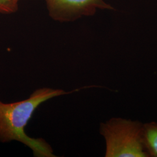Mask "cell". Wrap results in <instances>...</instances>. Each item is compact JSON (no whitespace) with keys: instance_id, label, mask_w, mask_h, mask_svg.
Listing matches in <instances>:
<instances>
[{"instance_id":"5b68a950","label":"cell","mask_w":157,"mask_h":157,"mask_svg":"<svg viewBox=\"0 0 157 157\" xmlns=\"http://www.w3.org/2000/svg\"><path fill=\"white\" fill-rule=\"evenodd\" d=\"M18 2L13 0H0V13L12 14L17 11Z\"/></svg>"},{"instance_id":"3957f363","label":"cell","mask_w":157,"mask_h":157,"mask_svg":"<svg viewBox=\"0 0 157 157\" xmlns=\"http://www.w3.org/2000/svg\"><path fill=\"white\" fill-rule=\"evenodd\" d=\"M49 16L59 22H73L90 17L99 10H114L104 0H44Z\"/></svg>"},{"instance_id":"277c9868","label":"cell","mask_w":157,"mask_h":157,"mask_svg":"<svg viewBox=\"0 0 157 157\" xmlns=\"http://www.w3.org/2000/svg\"><path fill=\"white\" fill-rule=\"evenodd\" d=\"M143 139L149 156L157 157V123L143 124Z\"/></svg>"},{"instance_id":"7a4b0ae2","label":"cell","mask_w":157,"mask_h":157,"mask_svg":"<svg viewBox=\"0 0 157 157\" xmlns=\"http://www.w3.org/2000/svg\"><path fill=\"white\" fill-rule=\"evenodd\" d=\"M106 157H150L143 139V124L121 118L100 124Z\"/></svg>"},{"instance_id":"8992f818","label":"cell","mask_w":157,"mask_h":157,"mask_svg":"<svg viewBox=\"0 0 157 157\" xmlns=\"http://www.w3.org/2000/svg\"><path fill=\"white\" fill-rule=\"evenodd\" d=\"M13 1H17V2H19V1H20V0H13Z\"/></svg>"},{"instance_id":"6da1fadb","label":"cell","mask_w":157,"mask_h":157,"mask_svg":"<svg viewBox=\"0 0 157 157\" xmlns=\"http://www.w3.org/2000/svg\"><path fill=\"white\" fill-rule=\"evenodd\" d=\"M82 89L67 92L48 87L35 90L23 101L5 104L0 101V141H18L32 150L34 157H54L50 145L41 138L34 139L26 134L25 128L34 112L43 102L57 96L72 94Z\"/></svg>"}]
</instances>
